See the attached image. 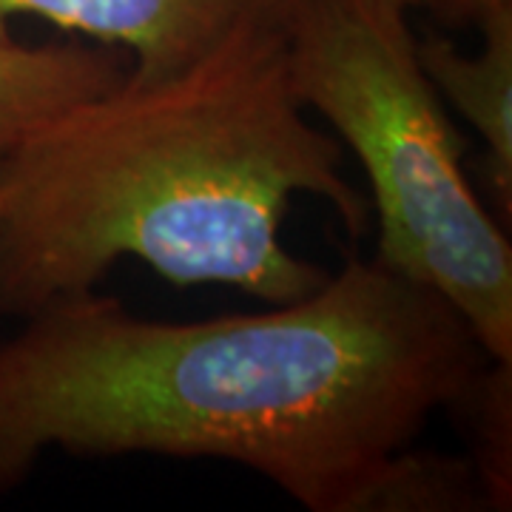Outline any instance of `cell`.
Here are the masks:
<instances>
[{
  "label": "cell",
  "instance_id": "cell-2",
  "mask_svg": "<svg viewBox=\"0 0 512 512\" xmlns=\"http://www.w3.org/2000/svg\"><path fill=\"white\" fill-rule=\"evenodd\" d=\"M285 43L259 29L163 80L126 74L3 151L0 313L94 291L126 256L271 305L319 291L328 271L282 242L288 205L319 197L359 237L367 202L296 100Z\"/></svg>",
  "mask_w": 512,
  "mask_h": 512
},
{
  "label": "cell",
  "instance_id": "cell-9",
  "mask_svg": "<svg viewBox=\"0 0 512 512\" xmlns=\"http://www.w3.org/2000/svg\"><path fill=\"white\" fill-rule=\"evenodd\" d=\"M404 6H407V9H413V6H424V9H430V3H433V0H402Z\"/></svg>",
  "mask_w": 512,
  "mask_h": 512
},
{
  "label": "cell",
  "instance_id": "cell-7",
  "mask_svg": "<svg viewBox=\"0 0 512 512\" xmlns=\"http://www.w3.org/2000/svg\"><path fill=\"white\" fill-rule=\"evenodd\" d=\"M458 413L473 427V467L481 478L487 510L512 504V362L490 359Z\"/></svg>",
  "mask_w": 512,
  "mask_h": 512
},
{
  "label": "cell",
  "instance_id": "cell-5",
  "mask_svg": "<svg viewBox=\"0 0 512 512\" xmlns=\"http://www.w3.org/2000/svg\"><path fill=\"white\" fill-rule=\"evenodd\" d=\"M126 74V52L103 43H0V154L77 103L117 89Z\"/></svg>",
  "mask_w": 512,
  "mask_h": 512
},
{
  "label": "cell",
  "instance_id": "cell-3",
  "mask_svg": "<svg viewBox=\"0 0 512 512\" xmlns=\"http://www.w3.org/2000/svg\"><path fill=\"white\" fill-rule=\"evenodd\" d=\"M402 0H299L296 100L365 168L384 268L441 293L484 353L512 362V248L464 174V146L424 74Z\"/></svg>",
  "mask_w": 512,
  "mask_h": 512
},
{
  "label": "cell",
  "instance_id": "cell-8",
  "mask_svg": "<svg viewBox=\"0 0 512 512\" xmlns=\"http://www.w3.org/2000/svg\"><path fill=\"white\" fill-rule=\"evenodd\" d=\"M430 12L453 26H487L501 15H512V0H433Z\"/></svg>",
  "mask_w": 512,
  "mask_h": 512
},
{
  "label": "cell",
  "instance_id": "cell-4",
  "mask_svg": "<svg viewBox=\"0 0 512 512\" xmlns=\"http://www.w3.org/2000/svg\"><path fill=\"white\" fill-rule=\"evenodd\" d=\"M299 0H0V43L12 20L35 15L134 55L137 80H163L245 32L288 29Z\"/></svg>",
  "mask_w": 512,
  "mask_h": 512
},
{
  "label": "cell",
  "instance_id": "cell-6",
  "mask_svg": "<svg viewBox=\"0 0 512 512\" xmlns=\"http://www.w3.org/2000/svg\"><path fill=\"white\" fill-rule=\"evenodd\" d=\"M484 46L464 55L444 37L419 40L424 74L458 114L484 137L490 151V180L495 197L512 214V15L490 20L478 29Z\"/></svg>",
  "mask_w": 512,
  "mask_h": 512
},
{
  "label": "cell",
  "instance_id": "cell-1",
  "mask_svg": "<svg viewBox=\"0 0 512 512\" xmlns=\"http://www.w3.org/2000/svg\"><path fill=\"white\" fill-rule=\"evenodd\" d=\"M490 356L464 316L382 262L305 299L154 322L94 291L0 342V495L46 450L237 461L311 512H382L404 450Z\"/></svg>",
  "mask_w": 512,
  "mask_h": 512
}]
</instances>
